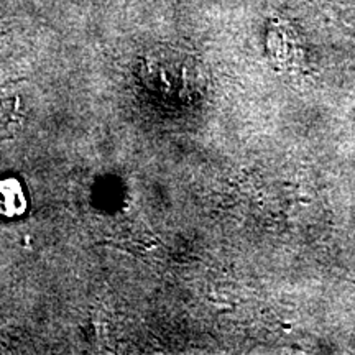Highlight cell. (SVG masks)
Masks as SVG:
<instances>
[{
	"label": "cell",
	"mask_w": 355,
	"mask_h": 355,
	"mask_svg": "<svg viewBox=\"0 0 355 355\" xmlns=\"http://www.w3.org/2000/svg\"><path fill=\"white\" fill-rule=\"evenodd\" d=\"M28 209L24 186L17 178H2L0 180V216L7 219H17Z\"/></svg>",
	"instance_id": "cell-1"
}]
</instances>
